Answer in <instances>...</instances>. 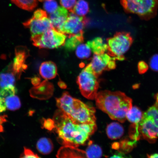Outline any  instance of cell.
Returning <instances> with one entry per match:
<instances>
[{"label":"cell","instance_id":"32","mask_svg":"<svg viewBox=\"0 0 158 158\" xmlns=\"http://www.w3.org/2000/svg\"><path fill=\"white\" fill-rule=\"evenodd\" d=\"M138 70L140 74H143L145 73L148 69V65L145 62L141 61L138 63Z\"/></svg>","mask_w":158,"mask_h":158},{"label":"cell","instance_id":"18","mask_svg":"<svg viewBox=\"0 0 158 158\" xmlns=\"http://www.w3.org/2000/svg\"><path fill=\"white\" fill-rule=\"evenodd\" d=\"M17 89L14 85H9L0 89V114L7 110L5 106V99L7 96L15 94Z\"/></svg>","mask_w":158,"mask_h":158},{"label":"cell","instance_id":"33","mask_svg":"<svg viewBox=\"0 0 158 158\" xmlns=\"http://www.w3.org/2000/svg\"><path fill=\"white\" fill-rule=\"evenodd\" d=\"M44 127L47 129L51 130L54 128V122L53 120L48 119L45 120Z\"/></svg>","mask_w":158,"mask_h":158},{"label":"cell","instance_id":"10","mask_svg":"<svg viewBox=\"0 0 158 158\" xmlns=\"http://www.w3.org/2000/svg\"><path fill=\"white\" fill-rule=\"evenodd\" d=\"M86 21L84 17L70 12L60 31L69 35H83Z\"/></svg>","mask_w":158,"mask_h":158},{"label":"cell","instance_id":"27","mask_svg":"<svg viewBox=\"0 0 158 158\" xmlns=\"http://www.w3.org/2000/svg\"><path fill=\"white\" fill-rule=\"evenodd\" d=\"M85 151L87 158H100L102 155V149L99 146L90 141Z\"/></svg>","mask_w":158,"mask_h":158},{"label":"cell","instance_id":"16","mask_svg":"<svg viewBox=\"0 0 158 158\" xmlns=\"http://www.w3.org/2000/svg\"><path fill=\"white\" fill-rule=\"evenodd\" d=\"M41 76L45 80H51L56 77L57 68L56 64L51 62H45L41 64L39 68Z\"/></svg>","mask_w":158,"mask_h":158},{"label":"cell","instance_id":"25","mask_svg":"<svg viewBox=\"0 0 158 158\" xmlns=\"http://www.w3.org/2000/svg\"><path fill=\"white\" fill-rule=\"evenodd\" d=\"M5 106L7 110L15 111L20 108V100L19 97L15 94L7 96L5 99Z\"/></svg>","mask_w":158,"mask_h":158},{"label":"cell","instance_id":"13","mask_svg":"<svg viewBox=\"0 0 158 158\" xmlns=\"http://www.w3.org/2000/svg\"><path fill=\"white\" fill-rule=\"evenodd\" d=\"M69 15L68 10L62 6H59L56 11L49 15V18L54 28L60 31Z\"/></svg>","mask_w":158,"mask_h":158},{"label":"cell","instance_id":"24","mask_svg":"<svg viewBox=\"0 0 158 158\" xmlns=\"http://www.w3.org/2000/svg\"><path fill=\"white\" fill-rule=\"evenodd\" d=\"M89 11V6L87 2L85 0H78L76 2L73 9L70 12L79 16L84 17Z\"/></svg>","mask_w":158,"mask_h":158},{"label":"cell","instance_id":"23","mask_svg":"<svg viewBox=\"0 0 158 158\" xmlns=\"http://www.w3.org/2000/svg\"><path fill=\"white\" fill-rule=\"evenodd\" d=\"M143 115L141 110L137 106H134L127 112L126 118L132 124H138L141 120Z\"/></svg>","mask_w":158,"mask_h":158},{"label":"cell","instance_id":"30","mask_svg":"<svg viewBox=\"0 0 158 158\" xmlns=\"http://www.w3.org/2000/svg\"><path fill=\"white\" fill-rule=\"evenodd\" d=\"M149 65L152 70L158 72V54H155L152 57Z\"/></svg>","mask_w":158,"mask_h":158},{"label":"cell","instance_id":"5","mask_svg":"<svg viewBox=\"0 0 158 158\" xmlns=\"http://www.w3.org/2000/svg\"><path fill=\"white\" fill-rule=\"evenodd\" d=\"M126 12L137 15L148 20L155 17L158 8V0H120Z\"/></svg>","mask_w":158,"mask_h":158},{"label":"cell","instance_id":"15","mask_svg":"<svg viewBox=\"0 0 158 158\" xmlns=\"http://www.w3.org/2000/svg\"><path fill=\"white\" fill-rule=\"evenodd\" d=\"M19 78L12 70L11 64L0 73V88L9 85H14L17 79Z\"/></svg>","mask_w":158,"mask_h":158},{"label":"cell","instance_id":"29","mask_svg":"<svg viewBox=\"0 0 158 158\" xmlns=\"http://www.w3.org/2000/svg\"><path fill=\"white\" fill-rule=\"evenodd\" d=\"M76 0H60V3L62 6L69 10H72L76 3Z\"/></svg>","mask_w":158,"mask_h":158},{"label":"cell","instance_id":"20","mask_svg":"<svg viewBox=\"0 0 158 158\" xmlns=\"http://www.w3.org/2000/svg\"><path fill=\"white\" fill-rule=\"evenodd\" d=\"M36 148L40 153L46 155L50 153L54 149V145L51 140L48 138H40L36 144Z\"/></svg>","mask_w":158,"mask_h":158},{"label":"cell","instance_id":"14","mask_svg":"<svg viewBox=\"0 0 158 158\" xmlns=\"http://www.w3.org/2000/svg\"><path fill=\"white\" fill-rule=\"evenodd\" d=\"M58 158H87L86 152L73 146L64 145L59 149L56 155Z\"/></svg>","mask_w":158,"mask_h":158},{"label":"cell","instance_id":"4","mask_svg":"<svg viewBox=\"0 0 158 158\" xmlns=\"http://www.w3.org/2000/svg\"><path fill=\"white\" fill-rule=\"evenodd\" d=\"M155 100L153 105L143 114L138 124L140 138L152 143H155L158 138V92Z\"/></svg>","mask_w":158,"mask_h":158},{"label":"cell","instance_id":"28","mask_svg":"<svg viewBox=\"0 0 158 158\" xmlns=\"http://www.w3.org/2000/svg\"><path fill=\"white\" fill-rule=\"evenodd\" d=\"M58 3L55 0H44L43 7L45 11L50 15L54 12L58 7Z\"/></svg>","mask_w":158,"mask_h":158},{"label":"cell","instance_id":"36","mask_svg":"<svg viewBox=\"0 0 158 158\" xmlns=\"http://www.w3.org/2000/svg\"><path fill=\"white\" fill-rule=\"evenodd\" d=\"M147 157L150 158H158V153H154L151 155H148Z\"/></svg>","mask_w":158,"mask_h":158},{"label":"cell","instance_id":"3","mask_svg":"<svg viewBox=\"0 0 158 158\" xmlns=\"http://www.w3.org/2000/svg\"><path fill=\"white\" fill-rule=\"evenodd\" d=\"M56 101L59 109L74 121L82 124L96 123L94 108L73 98L68 92H64L60 98H56Z\"/></svg>","mask_w":158,"mask_h":158},{"label":"cell","instance_id":"26","mask_svg":"<svg viewBox=\"0 0 158 158\" xmlns=\"http://www.w3.org/2000/svg\"><path fill=\"white\" fill-rule=\"evenodd\" d=\"M75 50L77 56L82 59L89 58L92 52L91 49L87 43L84 44L83 42L79 44Z\"/></svg>","mask_w":158,"mask_h":158},{"label":"cell","instance_id":"35","mask_svg":"<svg viewBox=\"0 0 158 158\" xmlns=\"http://www.w3.org/2000/svg\"><path fill=\"white\" fill-rule=\"evenodd\" d=\"M111 157H115V158H123L124 157L123 156V153H118L116 155H114L113 156Z\"/></svg>","mask_w":158,"mask_h":158},{"label":"cell","instance_id":"2","mask_svg":"<svg viewBox=\"0 0 158 158\" xmlns=\"http://www.w3.org/2000/svg\"><path fill=\"white\" fill-rule=\"evenodd\" d=\"M96 106L107 114L111 119L123 123L127 112L132 107V100L124 93L110 90L98 93L95 98Z\"/></svg>","mask_w":158,"mask_h":158},{"label":"cell","instance_id":"21","mask_svg":"<svg viewBox=\"0 0 158 158\" xmlns=\"http://www.w3.org/2000/svg\"><path fill=\"white\" fill-rule=\"evenodd\" d=\"M83 41V35H69L64 45L67 50L70 51L74 50L78 45Z\"/></svg>","mask_w":158,"mask_h":158},{"label":"cell","instance_id":"12","mask_svg":"<svg viewBox=\"0 0 158 158\" xmlns=\"http://www.w3.org/2000/svg\"><path fill=\"white\" fill-rule=\"evenodd\" d=\"M27 56V49L24 47H18L15 49V57L11 64L12 70L19 78L22 72L27 68L25 64Z\"/></svg>","mask_w":158,"mask_h":158},{"label":"cell","instance_id":"19","mask_svg":"<svg viewBox=\"0 0 158 158\" xmlns=\"http://www.w3.org/2000/svg\"><path fill=\"white\" fill-rule=\"evenodd\" d=\"M92 52L94 54H102L107 50V45L104 43L102 39L97 37L87 42Z\"/></svg>","mask_w":158,"mask_h":158},{"label":"cell","instance_id":"6","mask_svg":"<svg viewBox=\"0 0 158 158\" xmlns=\"http://www.w3.org/2000/svg\"><path fill=\"white\" fill-rule=\"evenodd\" d=\"M108 54L120 60L124 59L123 55L127 52L133 42V39L129 33H116L107 39Z\"/></svg>","mask_w":158,"mask_h":158},{"label":"cell","instance_id":"1","mask_svg":"<svg viewBox=\"0 0 158 158\" xmlns=\"http://www.w3.org/2000/svg\"><path fill=\"white\" fill-rule=\"evenodd\" d=\"M53 120L54 128L64 145L78 147L84 145L97 130L96 123H77L59 109L55 114Z\"/></svg>","mask_w":158,"mask_h":158},{"label":"cell","instance_id":"17","mask_svg":"<svg viewBox=\"0 0 158 158\" xmlns=\"http://www.w3.org/2000/svg\"><path fill=\"white\" fill-rule=\"evenodd\" d=\"M124 130L123 126L117 122L109 124L106 128L108 137L112 139H118L123 135Z\"/></svg>","mask_w":158,"mask_h":158},{"label":"cell","instance_id":"22","mask_svg":"<svg viewBox=\"0 0 158 158\" xmlns=\"http://www.w3.org/2000/svg\"><path fill=\"white\" fill-rule=\"evenodd\" d=\"M12 2L17 6L26 10L31 11L36 7L38 2H43L44 0H11Z\"/></svg>","mask_w":158,"mask_h":158},{"label":"cell","instance_id":"11","mask_svg":"<svg viewBox=\"0 0 158 158\" xmlns=\"http://www.w3.org/2000/svg\"><path fill=\"white\" fill-rule=\"evenodd\" d=\"M115 59L108 54H94L88 66L96 76H99L104 71L109 70V65L110 61Z\"/></svg>","mask_w":158,"mask_h":158},{"label":"cell","instance_id":"34","mask_svg":"<svg viewBox=\"0 0 158 158\" xmlns=\"http://www.w3.org/2000/svg\"><path fill=\"white\" fill-rule=\"evenodd\" d=\"M7 116L4 115L0 116V133L4 131L3 124L7 121Z\"/></svg>","mask_w":158,"mask_h":158},{"label":"cell","instance_id":"8","mask_svg":"<svg viewBox=\"0 0 158 158\" xmlns=\"http://www.w3.org/2000/svg\"><path fill=\"white\" fill-rule=\"evenodd\" d=\"M66 34L52 28L42 34L31 37L33 44L40 48L54 49L64 45L67 39Z\"/></svg>","mask_w":158,"mask_h":158},{"label":"cell","instance_id":"31","mask_svg":"<svg viewBox=\"0 0 158 158\" xmlns=\"http://www.w3.org/2000/svg\"><path fill=\"white\" fill-rule=\"evenodd\" d=\"M21 158H39L37 154L35 153L28 148H24V152L21 156Z\"/></svg>","mask_w":158,"mask_h":158},{"label":"cell","instance_id":"7","mask_svg":"<svg viewBox=\"0 0 158 158\" xmlns=\"http://www.w3.org/2000/svg\"><path fill=\"white\" fill-rule=\"evenodd\" d=\"M81 93L89 100H94L98 93L99 82L98 77L92 72L88 65L79 74L77 80Z\"/></svg>","mask_w":158,"mask_h":158},{"label":"cell","instance_id":"9","mask_svg":"<svg viewBox=\"0 0 158 158\" xmlns=\"http://www.w3.org/2000/svg\"><path fill=\"white\" fill-rule=\"evenodd\" d=\"M28 28L31 37L42 34L48 30L54 28L47 13L42 10L35 11L31 18L23 23Z\"/></svg>","mask_w":158,"mask_h":158}]
</instances>
